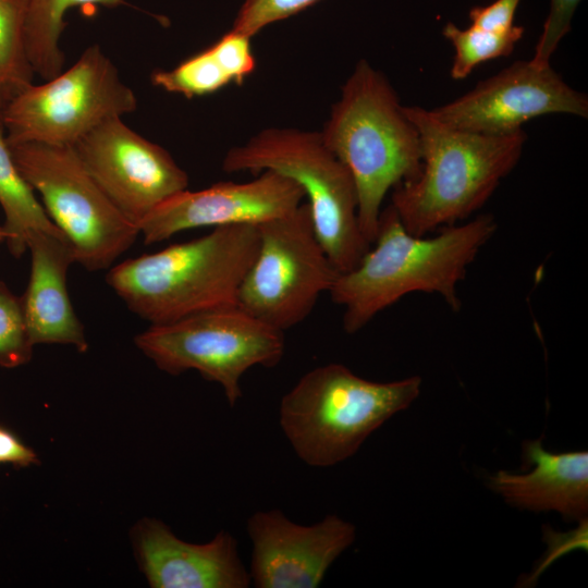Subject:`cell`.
<instances>
[{"mask_svg": "<svg viewBox=\"0 0 588 588\" xmlns=\"http://www.w3.org/2000/svg\"><path fill=\"white\" fill-rule=\"evenodd\" d=\"M522 0H495L469 11L471 26L487 30H504L514 26L516 10Z\"/></svg>", "mask_w": 588, "mask_h": 588, "instance_id": "obj_26", "label": "cell"}, {"mask_svg": "<svg viewBox=\"0 0 588 588\" xmlns=\"http://www.w3.org/2000/svg\"><path fill=\"white\" fill-rule=\"evenodd\" d=\"M33 347L21 297L0 280V367L26 364L32 358Z\"/></svg>", "mask_w": 588, "mask_h": 588, "instance_id": "obj_23", "label": "cell"}, {"mask_svg": "<svg viewBox=\"0 0 588 588\" xmlns=\"http://www.w3.org/2000/svg\"><path fill=\"white\" fill-rule=\"evenodd\" d=\"M222 169L254 174L271 170L294 180L308 199L316 235L339 272L355 268L369 249L358 224L353 179L319 131L264 128L230 148Z\"/></svg>", "mask_w": 588, "mask_h": 588, "instance_id": "obj_6", "label": "cell"}, {"mask_svg": "<svg viewBox=\"0 0 588 588\" xmlns=\"http://www.w3.org/2000/svg\"><path fill=\"white\" fill-rule=\"evenodd\" d=\"M256 69L252 38L230 29L215 44L171 70L151 74V83L167 93L194 98L230 83L242 84Z\"/></svg>", "mask_w": 588, "mask_h": 588, "instance_id": "obj_18", "label": "cell"}, {"mask_svg": "<svg viewBox=\"0 0 588 588\" xmlns=\"http://www.w3.org/2000/svg\"><path fill=\"white\" fill-rule=\"evenodd\" d=\"M0 206L4 213L2 229L9 252L15 258L27 249V238L35 231L62 232L49 218L35 191L20 172L0 119Z\"/></svg>", "mask_w": 588, "mask_h": 588, "instance_id": "obj_19", "label": "cell"}, {"mask_svg": "<svg viewBox=\"0 0 588 588\" xmlns=\"http://www.w3.org/2000/svg\"><path fill=\"white\" fill-rule=\"evenodd\" d=\"M132 540L152 588H246L252 584L237 541L226 530L206 543H191L163 522L145 517L132 530Z\"/></svg>", "mask_w": 588, "mask_h": 588, "instance_id": "obj_15", "label": "cell"}, {"mask_svg": "<svg viewBox=\"0 0 588 588\" xmlns=\"http://www.w3.org/2000/svg\"><path fill=\"white\" fill-rule=\"evenodd\" d=\"M4 240H5V234L2 226H0V242H4Z\"/></svg>", "mask_w": 588, "mask_h": 588, "instance_id": "obj_29", "label": "cell"}, {"mask_svg": "<svg viewBox=\"0 0 588 588\" xmlns=\"http://www.w3.org/2000/svg\"><path fill=\"white\" fill-rule=\"evenodd\" d=\"M524 32V27L518 25L504 30H487L471 25L460 28L448 23L442 34L455 51L451 77L463 79L480 63L511 54Z\"/></svg>", "mask_w": 588, "mask_h": 588, "instance_id": "obj_22", "label": "cell"}, {"mask_svg": "<svg viewBox=\"0 0 588 588\" xmlns=\"http://www.w3.org/2000/svg\"><path fill=\"white\" fill-rule=\"evenodd\" d=\"M581 0H550L542 33L536 44L530 62L538 66L550 65V59L561 40L571 30L572 20Z\"/></svg>", "mask_w": 588, "mask_h": 588, "instance_id": "obj_25", "label": "cell"}, {"mask_svg": "<svg viewBox=\"0 0 588 588\" xmlns=\"http://www.w3.org/2000/svg\"><path fill=\"white\" fill-rule=\"evenodd\" d=\"M259 246L258 225L213 228L200 237L130 258L107 273L108 285L150 326L236 305Z\"/></svg>", "mask_w": 588, "mask_h": 588, "instance_id": "obj_3", "label": "cell"}, {"mask_svg": "<svg viewBox=\"0 0 588 588\" xmlns=\"http://www.w3.org/2000/svg\"><path fill=\"white\" fill-rule=\"evenodd\" d=\"M442 124L462 131L505 134L551 113L588 117V98L551 65L516 61L460 98L430 110Z\"/></svg>", "mask_w": 588, "mask_h": 588, "instance_id": "obj_12", "label": "cell"}, {"mask_svg": "<svg viewBox=\"0 0 588 588\" xmlns=\"http://www.w3.org/2000/svg\"><path fill=\"white\" fill-rule=\"evenodd\" d=\"M134 341L159 369L170 375L196 370L218 383L231 407L243 395L244 373L255 366H277L285 350L284 332L237 305L150 326Z\"/></svg>", "mask_w": 588, "mask_h": 588, "instance_id": "obj_7", "label": "cell"}, {"mask_svg": "<svg viewBox=\"0 0 588 588\" xmlns=\"http://www.w3.org/2000/svg\"><path fill=\"white\" fill-rule=\"evenodd\" d=\"M250 581L257 588H316L332 563L355 541L356 527L335 514L301 525L280 510L247 520Z\"/></svg>", "mask_w": 588, "mask_h": 588, "instance_id": "obj_14", "label": "cell"}, {"mask_svg": "<svg viewBox=\"0 0 588 588\" xmlns=\"http://www.w3.org/2000/svg\"><path fill=\"white\" fill-rule=\"evenodd\" d=\"M10 147L20 172L72 244L75 262L90 271L106 269L132 246L137 225L109 199L72 146L29 142Z\"/></svg>", "mask_w": 588, "mask_h": 588, "instance_id": "obj_8", "label": "cell"}, {"mask_svg": "<svg viewBox=\"0 0 588 588\" xmlns=\"http://www.w3.org/2000/svg\"><path fill=\"white\" fill-rule=\"evenodd\" d=\"M127 5L125 0H28L25 35L27 53L35 74L47 81L63 71L60 47L64 16L72 8L95 9Z\"/></svg>", "mask_w": 588, "mask_h": 588, "instance_id": "obj_20", "label": "cell"}, {"mask_svg": "<svg viewBox=\"0 0 588 588\" xmlns=\"http://www.w3.org/2000/svg\"><path fill=\"white\" fill-rule=\"evenodd\" d=\"M421 378L376 382L331 363L306 372L283 395L281 429L296 455L313 467L353 456L387 420L420 394Z\"/></svg>", "mask_w": 588, "mask_h": 588, "instance_id": "obj_5", "label": "cell"}, {"mask_svg": "<svg viewBox=\"0 0 588 588\" xmlns=\"http://www.w3.org/2000/svg\"><path fill=\"white\" fill-rule=\"evenodd\" d=\"M28 0H0V119L7 106L33 84L25 35Z\"/></svg>", "mask_w": 588, "mask_h": 588, "instance_id": "obj_21", "label": "cell"}, {"mask_svg": "<svg viewBox=\"0 0 588 588\" xmlns=\"http://www.w3.org/2000/svg\"><path fill=\"white\" fill-rule=\"evenodd\" d=\"M36 453L25 445L14 433L0 427V465L12 464L26 467L37 464Z\"/></svg>", "mask_w": 588, "mask_h": 588, "instance_id": "obj_28", "label": "cell"}, {"mask_svg": "<svg viewBox=\"0 0 588 588\" xmlns=\"http://www.w3.org/2000/svg\"><path fill=\"white\" fill-rule=\"evenodd\" d=\"M522 456L529 473L499 470L488 480L490 489L512 506L529 511H555L564 518L581 520L588 513V452L554 453L542 438L524 441Z\"/></svg>", "mask_w": 588, "mask_h": 588, "instance_id": "obj_17", "label": "cell"}, {"mask_svg": "<svg viewBox=\"0 0 588 588\" xmlns=\"http://www.w3.org/2000/svg\"><path fill=\"white\" fill-rule=\"evenodd\" d=\"M259 246L236 305L284 332L304 321L340 273L319 242L309 205L258 224Z\"/></svg>", "mask_w": 588, "mask_h": 588, "instance_id": "obj_10", "label": "cell"}, {"mask_svg": "<svg viewBox=\"0 0 588 588\" xmlns=\"http://www.w3.org/2000/svg\"><path fill=\"white\" fill-rule=\"evenodd\" d=\"M319 132L353 179L358 224L371 244L384 197L420 170L418 132L387 76L365 59L343 84Z\"/></svg>", "mask_w": 588, "mask_h": 588, "instance_id": "obj_4", "label": "cell"}, {"mask_svg": "<svg viewBox=\"0 0 588 588\" xmlns=\"http://www.w3.org/2000/svg\"><path fill=\"white\" fill-rule=\"evenodd\" d=\"M498 229L492 215L439 229L434 236L406 231L394 208L381 210L377 234L359 264L340 272L329 291L343 308V329L353 334L380 311L414 292L439 294L457 311V284Z\"/></svg>", "mask_w": 588, "mask_h": 588, "instance_id": "obj_1", "label": "cell"}, {"mask_svg": "<svg viewBox=\"0 0 588 588\" xmlns=\"http://www.w3.org/2000/svg\"><path fill=\"white\" fill-rule=\"evenodd\" d=\"M137 109V98L98 45L87 47L68 70L22 90L1 120L10 145L73 146L105 121Z\"/></svg>", "mask_w": 588, "mask_h": 588, "instance_id": "obj_9", "label": "cell"}, {"mask_svg": "<svg viewBox=\"0 0 588 588\" xmlns=\"http://www.w3.org/2000/svg\"><path fill=\"white\" fill-rule=\"evenodd\" d=\"M305 198L292 179L271 170L243 182L188 188L168 198L138 224L145 244L166 241L185 230L233 224L258 225L295 210Z\"/></svg>", "mask_w": 588, "mask_h": 588, "instance_id": "obj_13", "label": "cell"}, {"mask_svg": "<svg viewBox=\"0 0 588 588\" xmlns=\"http://www.w3.org/2000/svg\"><path fill=\"white\" fill-rule=\"evenodd\" d=\"M27 249L30 274L21 301L32 343L69 344L85 352L84 327L66 285L69 267L75 262L72 244L63 232L35 231L27 238Z\"/></svg>", "mask_w": 588, "mask_h": 588, "instance_id": "obj_16", "label": "cell"}, {"mask_svg": "<svg viewBox=\"0 0 588 588\" xmlns=\"http://www.w3.org/2000/svg\"><path fill=\"white\" fill-rule=\"evenodd\" d=\"M322 0H243L232 28L254 37L265 27L289 19Z\"/></svg>", "mask_w": 588, "mask_h": 588, "instance_id": "obj_24", "label": "cell"}, {"mask_svg": "<svg viewBox=\"0 0 588 588\" xmlns=\"http://www.w3.org/2000/svg\"><path fill=\"white\" fill-rule=\"evenodd\" d=\"M72 147L109 199L136 225L188 187L187 173L170 152L133 131L121 117L105 121Z\"/></svg>", "mask_w": 588, "mask_h": 588, "instance_id": "obj_11", "label": "cell"}, {"mask_svg": "<svg viewBox=\"0 0 588 588\" xmlns=\"http://www.w3.org/2000/svg\"><path fill=\"white\" fill-rule=\"evenodd\" d=\"M403 110L419 135L421 167L393 188L390 205L407 232L425 236L479 210L517 164L527 135L456 130L421 107Z\"/></svg>", "mask_w": 588, "mask_h": 588, "instance_id": "obj_2", "label": "cell"}, {"mask_svg": "<svg viewBox=\"0 0 588 588\" xmlns=\"http://www.w3.org/2000/svg\"><path fill=\"white\" fill-rule=\"evenodd\" d=\"M579 527L567 534H558L550 527L544 530V541L548 543V553L539 564L536 576H538L559 555L580 548L587 550V518L579 520Z\"/></svg>", "mask_w": 588, "mask_h": 588, "instance_id": "obj_27", "label": "cell"}]
</instances>
